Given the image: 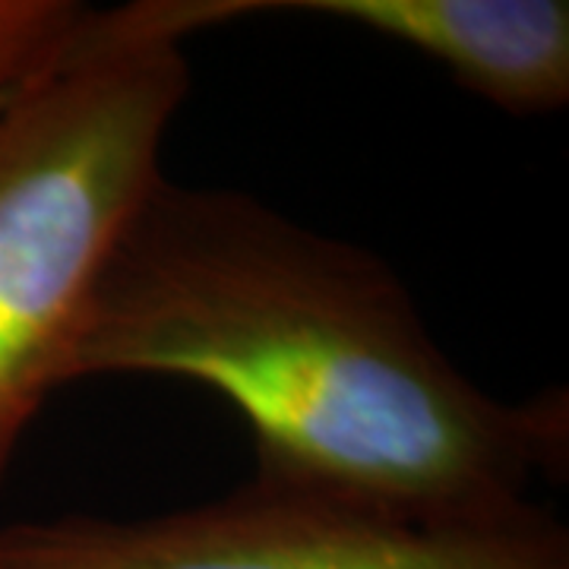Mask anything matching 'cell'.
Segmentation results:
<instances>
[{"label":"cell","instance_id":"4","mask_svg":"<svg viewBox=\"0 0 569 569\" xmlns=\"http://www.w3.org/2000/svg\"><path fill=\"white\" fill-rule=\"evenodd\" d=\"M263 13L332 20L406 44L509 114L569 102L563 0H209L212 26Z\"/></svg>","mask_w":569,"mask_h":569},{"label":"cell","instance_id":"3","mask_svg":"<svg viewBox=\"0 0 569 569\" xmlns=\"http://www.w3.org/2000/svg\"><path fill=\"white\" fill-rule=\"evenodd\" d=\"M0 569H569V538L548 509L449 526L253 475L174 512L0 526Z\"/></svg>","mask_w":569,"mask_h":569},{"label":"cell","instance_id":"2","mask_svg":"<svg viewBox=\"0 0 569 569\" xmlns=\"http://www.w3.org/2000/svg\"><path fill=\"white\" fill-rule=\"evenodd\" d=\"M168 0L86 10L0 118V481L67 370L92 291L162 181L190 63Z\"/></svg>","mask_w":569,"mask_h":569},{"label":"cell","instance_id":"1","mask_svg":"<svg viewBox=\"0 0 569 569\" xmlns=\"http://www.w3.org/2000/svg\"><path fill=\"white\" fill-rule=\"evenodd\" d=\"M86 377L197 383L250 427L253 475L421 522L522 519L569 456L567 392L490 396L373 250L224 187H152L86 310Z\"/></svg>","mask_w":569,"mask_h":569},{"label":"cell","instance_id":"5","mask_svg":"<svg viewBox=\"0 0 569 569\" xmlns=\"http://www.w3.org/2000/svg\"><path fill=\"white\" fill-rule=\"evenodd\" d=\"M86 10L73 0H0V118L70 41Z\"/></svg>","mask_w":569,"mask_h":569}]
</instances>
